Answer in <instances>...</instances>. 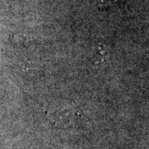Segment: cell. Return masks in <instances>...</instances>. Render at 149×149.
<instances>
[{
  "label": "cell",
  "instance_id": "cell-1",
  "mask_svg": "<svg viewBox=\"0 0 149 149\" xmlns=\"http://www.w3.org/2000/svg\"><path fill=\"white\" fill-rule=\"evenodd\" d=\"M116 1V0H101V2H102V3H114V1Z\"/></svg>",
  "mask_w": 149,
  "mask_h": 149
}]
</instances>
